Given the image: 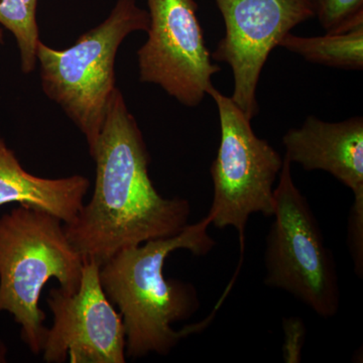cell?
Here are the masks:
<instances>
[{
    "label": "cell",
    "mask_w": 363,
    "mask_h": 363,
    "mask_svg": "<svg viewBox=\"0 0 363 363\" xmlns=\"http://www.w3.org/2000/svg\"><path fill=\"white\" fill-rule=\"evenodd\" d=\"M91 157L96 162L91 201L64 223L83 259L101 266L121 250L172 238L188 225V200L162 197L152 185L145 138L117 87Z\"/></svg>",
    "instance_id": "6da1fadb"
},
{
    "label": "cell",
    "mask_w": 363,
    "mask_h": 363,
    "mask_svg": "<svg viewBox=\"0 0 363 363\" xmlns=\"http://www.w3.org/2000/svg\"><path fill=\"white\" fill-rule=\"evenodd\" d=\"M210 225L207 215L175 236L125 248L100 266L102 288L123 317L128 357L167 355L182 339L206 326L208 321L181 331L172 328L174 323L192 317L200 302L194 286L167 279L164 267L175 250H187L195 255L211 252L216 243L208 233Z\"/></svg>",
    "instance_id": "7a4b0ae2"
},
{
    "label": "cell",
    "mask_w": 363,
    "mask_h": 363,
    "mask_svg": "<svg viewBox=\"0 0 363 363\" xmlns=\"http://www.w3.org/2000/svg\"><path fill=\"white\" fill-rule=\"evenodd\" d=\"M83 264L58 217L20 206L0 218V313L13 315L33 354L42 352L49 329L39 307L43 289L56 279L62 290L75 293Z\"/></svg>",
    "instance_id": "3957f363"
},
{
    "label": "cell",
    "mask_w": 363,
    "mask_h": 363,
    "mask_svg": "<svg viewBox=\"0 0 363 363\" xmlns=\"http://www.w3.org/2000/svg\"><path fill=\"white\" fill-rule=\"evenodd\" d=\"M149 26V13L136 0H117L108 18L68 49L55 50L43 42L38 45L43 91L84 135L90 156L116 89L119 47L131 33L147 32Z\"/></svg>",
    "instance_id": "277c9868"
},
{
    "label": "cell",
    "mask_w": 363,
    "mask_h": 363,
    "mask_svg": "<svg viewBox=\"0 0 363 363\" xmlns=\"http://www.w3.org/2000/svg\"><path fill=\"white\" fill-rule=\"evenodd\" d=\"M291 166L284 157L267 238L264 284L290 293L319 316L334 317L340 306L335 260Z\"/></svg>",
    "instance_id": "5b68a950"
},
{
    "label": "cell",
    "mask_w": 363,
    "mask_h": 363,
    "mask_svg": "<svg viewBox=\"0 0 363 363\" xmlns=\"http://www.w3.org/2000/svg\"><path fill=\"white\" fill-rule=\"evenodd\" d=\"M220 121V143L211 167L213 202L211 224L217 228L234 227L240 234L241 253L248 219L255 213L271 217L274 212V185L284 157L255 135L248 119L231 97L213 87Z\"/></svg>",
    "instance_id": "8992f818"
},
{
    "label": "cell",
    "mask_w": 363,
    "mask_h": 363,
    "mask_svg": "<svg viewBox=\"0 0 363 363\" xmlns=\"http://www.w3.org/2000/svg\"><path fill=\"white\" fill-rule=\"evenodd\" d=\"M147 40L138 51L140 80L160 86L187 107L198 106L221 71L212 62L195 0H145Z\"/></svg>",
    "instance_id": "52a82bcc"
},
{
    "label": "cell",
    "mask_w": 363,
    "mask_h": 363,
    "mask_svg": "<svg viewBox=\"0 0 363 363\" xmlns=\"http://www.w3.org/2000/svg\"><path fill=\"white\" fill-rule=\"evenodd\" d=\"M225 25L212 59L230 66L231 99L252 121L257 90L269 54L286 33L314 18L311 0H215Z\"/></svg>",
    "instance_id": "ba28073f"
},
{
    "label": "cell",
    "mask_w": 363,
    "mask_h": 363,
    "mask_svg": "<svg viewBox=\"0 0 363 363\" xmlns=\"http://www.w3.org/2000/svg\"><path fill=\"white\" fill-rule=\"evenodd\" d=\"M100 264L84 259L75 293L52 289L47 298L54 315L43 348L48 363H124L126 334L121 313L100 281Z\"/></svg>",
    "instance_id": "9c48e42d"
},
{
    "label": "cell",
    "mask_w": 363,
    "mask_h": 363,
    "mask_svg": "<svg viewBox=\"0 0 363 363\" xmlns=\"http://www.w3.org/2000/svg\"><path fill=\"white\" fill-rule=\"evenodd\" d=\"M286 159L306 171H325L363 199V117L328 123L309 116L283 138Z\"/></svg>",
    "instance_id": "30bf717a"
},
{
    "label": "cell",
    "mask_w": 363,
    "mask_h": 363,
    "mask_svg": "<svg viewBox=\"0 0 363 363\" xmlns=\"http://www.w3.org/2000/svg\"><path fill=\"white\" fill-rule=\"evenodd\" d=\"M90 182L86 177L45 179L33 176L21 167L13 150L0 135V206L18 203L44 210L70 223L83 207Z\"/></svg>",
    "instance_id": "8fae6325"
},
{
    "label": "cell",
    "mask_w": 363,
    "mask_h": 363,
    "mask_svg": "<svg viewBox=\"0 0 363 363\" xmlns=\"http://www.w3.org/2000/svg\"><path fill=\"white\" fill-rule=\"evenodd\" d=\"M279 47L295 52L310 63L344 70L363 69V25L345 33L321 37H298L286 33Z\"/></svg>",
    "instance_id": "7c38bea8"
},
{
    "label": "cell",
    "mask_w": 363,
    "mask_h": 363,
    "mask_svg": "<svg viewBox=\"0 0 363 363\" xmlns=\"http://www.w3.org/2000/svg\"><path fill=\"white\" fill-rule=\"evenodd\" d=\"M38 0H0V26L13 33L21 55V70L32 73L37 66L40 42L37 23Z\"/></svg>",
    "instance_id": "4fadbf2b"
},
{
    "label": "cell",
    "mask_w": 363,
    "mask_h": 363,
    "mask_svg": "<svg viewBox=\"0 0 363 363\" xmlns=\"http://www.w3.org/2000/svg\"><path fill=\"white\" fill-rule=\"evenodd\" d=\"M314 18L326 33H345L363 25V0H311Z\"/></svg>",
    "instance_id": "5bb4252c"
},
{
    "label": "cell",
    "mask_w": 363,
    "mask_h": 363,
    "mask_svg": "<svg viewBox=\"0 0 363 363\" xmlns=\"http://www.w3.org/2000/svg\"><path fill=\"white\" fill-rule=\"evenodd\" d=\"M348 247L359 278L363 274V199L353 201L348 218Z\"/></svg>",
    "instance_id": "9a60e30c"
},
{
    "label": "cell",
    "mask_w": 363,
    "mask_h": 363,
    "mask_svg": "<svg viewBox=\"0 0 363 363\" xmlns=\"http://www.w3.org/2000/svg\"><path fill=\"white\" fill-rule=\"evenodd\" d=\"M283 329L285 333V344H284L285 362H300L306 337L304 322L300 318H285L283 321Z\"/></svg>",
    "instance_id": "2e32d148"
},
{
    "label": "cell",
    "mask_w": 363,
    "mask_h": 363,
    "mask_svg": "<svg viewBox=\"0 0 363 363\" xmlns=\"http://www.w3.org/2000/svg\"><path fill=\"white\" fill-rule=\"evenodd\" d=\"M7 348L4 342L0 341V363L6 362Z\"/></svg>",
    "instance_id": "e0dca14e"
},
{
    "label": "cell",
    "mask_w": 363,
    "mask_h": 363,
    "mask_svg": "<svg viewBox=\"0 0 363 363\" xmlns=\"http://www.w3.org/2000/svg\"><path fill=\"white\" fill-rule=\"evenodd\" d=\"M4 28H2L1 26H0V44H4Z\"/></svg>",
    "instance_id": "ac0fdd59"
}]
</instances>
